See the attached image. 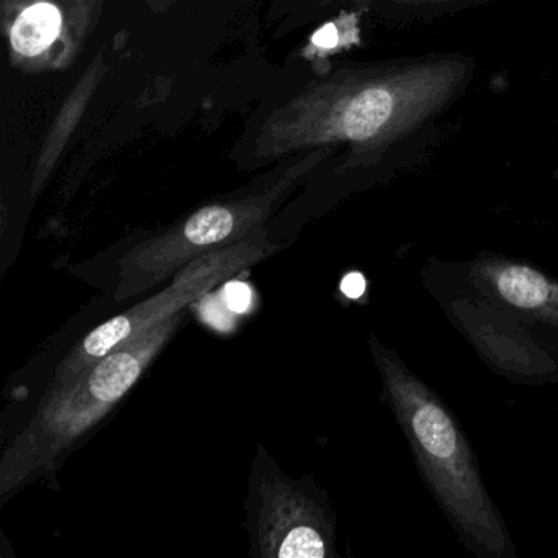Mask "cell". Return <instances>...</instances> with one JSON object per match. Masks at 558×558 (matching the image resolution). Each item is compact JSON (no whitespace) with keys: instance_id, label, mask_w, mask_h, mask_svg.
I'll use <instances>...</instances> for the list:
<instances>
[{"instance_id":"obj_1","label":"cell","mask_w":558,"mask_h":558,"mask_svg":"<svg viewBox=\"0 0 558 558\" xmlns=\"http://www.w3.org/2000/svg\"><path fill=\"white\" fill-rule=\"evenodd\" d=\"M184 322V312L113 349L66 385L48 387L37 410L0 457V498L17 495L35 480L53 476L138 384Z\"/></svg>"},{"instance_id":"obj_2","label":"cell","mask_w":558,"mask_h":558,"mask_svg":"<svg viewBox=\"0 0 558 558\" xmlns=\"http://www.w3.org/2000/svg\"><path fill=\"white\" fill-rule=\"evenodd\" d=\"M371 348L385 393L440 505L469 544L478 545L493 557L511 555L508 531L483 488L469 444L452 416L393 352L375 338Z\"/></svg>"},{"instance_id":"obj_3","label":"cell","mask_w":558,"mask_h":558,"mask_svg":"<svg viewBox=\"0 0 558 558\" xmlns=\"http://www.w3.org/2000/svg\"><path fill=\"white\" fill-rule=\"evenodd\" d=\"M269 244L263 236H254L198 257L179 270L172 277V282L162 287L156 295L148 296L132 308L107 319L80 339L54 368L50 387L70 384L113 349L184 312L189 305L207 295L218 283L230 280L231 277L272 256L277 253V247Z\"/></svg>"},{"instance_id":"obj_4","label":"cell","mask_w":558,"mask_h":558,"mask_svg":"<svg viewBox=\"0 0 558 558\" xmlns=\"http://www.w3.org/2000/svg\"><path fill=\"white\" fill-rule=\"evenodd\" d=\"M251 554L263 558L335 555V518L313 480L292 478L257 446L246 496Z\"/></svg>"},{"instance_id":"obj_5","label":"cell","mask_w":558,"mask_h":558,"mask_svg":"<svg viewBox=\"0 0 558 558\" xmlns=\"http://www.w3.org/2000/svg\"><path fill=\"white\" fill-rule=\"evenodd\" d=\"M426 83L420 84L414 89L408 90L401 96L400 89L388 87H372L354 97L342 116V132L354 142H364L380 133L388 123L393 122L400 116L401 107L410 109H423L427 97Z\"/></svg>"},{"instance_id":"obj_6","label":"cell","mask_w":558,"mask_h":558,"mask_svg":"<svg viewBox=\"0 0 558 558\" xmlns=\"http://www.w3.org/2000/svg\"><path fill=\"white\" fill-rule=\"evenodd\" d=\"M496 292L509 305L537 313L558 323V286L537 270L515 264H501L485 270Z\"/></svg>"},{"instance_id":"obj_7","label":"cell","mask_w":558,"mask_h":558,"mask_svg":"<svg viewBox=\"0 0 558 558\" xmlns=\"http://www.w3.org/2000/svg\"><path fill=\"white\" fill-rule=\"evenodd\" d=\"M60 28L61 14L54 5H34L15 22L12 28V45L19 53L35 57L57 40Z\"/></svg>"},{"instance_id":"obj_8","label":"cell","mask_w":558,"mask_h":558,"mask_svg":"<svg viewBox=\"0 0 558 558\" xmlns=\"http://www.w3.org/2000/svg\"><path fill=\"white\" fill-rule=\"evenodd\" d=\"M341 289L349 299H359V296H362V293L365 292V279L361 274H349V276L342 280Z\"/></svg>"},{"instance_id":"obj_9","label":"cell","mask_w":558,"mask_h":558,"mask_svg":"<svg viewBox=\"0 0 558 558\" xmlns=\"http://www.w3.org/2000/svg\"><path fill=\"white\" fill-rule=\"evenodd\" d=\"M338 31H336L335 25H326L322 31L316 32L315 37H313V44H315L316 47L328 50V48L338 45Z\"/></svg>"},{"instance_id":"obj_10","label":"cell","mask_w":558,"mask_h":558,"mask_svg":"<svg viewBox=\"0 0 558 558\" xmlns=\"http://www.w3.org/2000/svg\"><path fill=\"white\" fill-rule=\"evenodd\" d=\"M410 2H430V0H410Z\"/></svg>"}]
</instances>
